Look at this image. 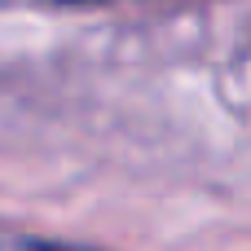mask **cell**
I'll return each instance as SVG.
<instances>
[{"mask_svg":"<svg viewBox=\"0 0 251 251\" xmlns=\"http://www.w3.org/2000/svg\"><path fill=\"white\" fill-rule=\"evenodd\" d=\"M0 251H93V247H66V243H44V238H0Z\"/></svg>","mask_w":251,"mask_h":251,"instance_id":"obj_1","label":"cell"}]
</instances>
